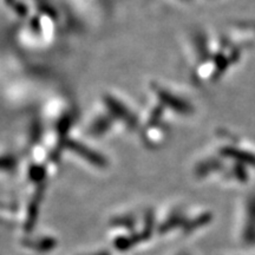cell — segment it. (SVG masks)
<instances>
[{"instance_id":"obj_2","label":"cell","mask_w":255,"mask_h":255,"mask_svg":"<svg viewBox=\"0 0 255 255\" xmlns=\"http://www.w3.org/2000/svg\"><path fill=\"white\" fill-rule=\"evenodd\" d=\"M40 200H41V195H39L38 197H34V200L31 202L30 208H28L27 220H26V223H25V229H26L27 232H31L32 229H33L34 225H36L38 215H39Z\"/></svg>"},{"instance_id":"obj_1","label":"cell","mask_w":255,"mask_h":255,"mask_svg":"<svg viewBox=\"0 0 255 255\" xmlns=\"http://www.w3.org/2000/svg\"><path fill=\"white\" fill-rule=\"evenodd\" d=\"M186 216H184L182 213H176V214H173L170 218L165 220V221L162 223V226L159 227V233H168L173 229L181 227V226H186Z\"/></svg>"},{"instance_id":"obj_5","label":"cell","mask_w":255,"mask_h":255,"mask_svg":"<svg viewBox=\"0 0 255 255\" xmlns=\"http://www.w3.org/2000/svg\"><path fill=\"white\" fill-rule=\"evenodd\" d=\"M209 215H202V216H199V218H196L195 220H191V221L187 222L186 226H184V231L186 233H190L193 231H195V229L200 228L201 226L206 225L207 222H209Z\"/></svg>"},{"instance_id":"obj_3","label":"cell","mask_w":255,"mask_h":255,"mask_svg":"<svg viewBox=\"0 0 255 255\" xmlns=\"http://www.w3.org/2000/svg\"><path fill=\"white\" fill-rule=\"evenodd\" d=\"M27 245L33 250L38 252H41V253H45V252L52 251L53 248H56L57 241L53 238H41L38 239V240L34 241H28Z\"/></svg>"},{"instance_id":"obj_7","label":"cell","mask_w":255,"mask_h":255,"mask_svg":"<svg viewBox=\"0 0 255 255\" xmlns=\"http://www.w3.org/2000/svg\"><path fill=\"white\" fill-rule=\"evenodd\" d=\"M95 255H110V253H109V252H101V253H97Z\"/></svg>"},{"instance_id":"obj_8","label":"cell","mask_w":255,"mask_h":255,"mask_svg":"<svg viewBox=\"0 0 255 255\" xmlns=\"http://www.w3.org/2000/svg\"><path fill=\"white\" fill-rule=\"evenodd\" d=\"M180 255H189V254H186V253H182V254H180Z\"/></svg>"},{"instance_id":"obj_6","label":"cell","mask_w":255,"mask_h":255,"mask_svg":"<svg viewBox=\"0 0 255 255\" xmlns=\"http://www.w3.org/2000/svg\"><path fill=\"white\" fill-rule=\"evenodd\" d=\"M114 244H115V247H116V250L124 252V251L129 250V248H131L133 245H135V241H133L132 237H130V238L120 237L114 241Z\"/></svg>"},{"instance_id":"obj_4","label":"cell","mask_w":255,"mask_h":255,"mask_svg":"<svg viewBox=\"0 0 255 255\" xmlns=\"http://www.w3.org/2000/svg\"><path fill=\"white\" fill-rule=\"evenodd\" d=\"M111 225L115 226V227L119 228H128L131 229L133 226L136 225V220L132 216H119V218H115L113 221H111Z\"/></svg>"}]
</instances>
